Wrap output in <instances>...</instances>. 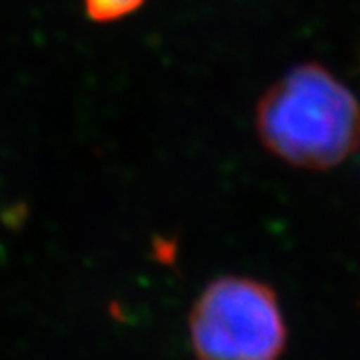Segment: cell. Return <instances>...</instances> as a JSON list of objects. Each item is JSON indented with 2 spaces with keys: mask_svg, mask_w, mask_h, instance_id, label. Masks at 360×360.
I'll return each instance as SVG.
<instances>
[{
  "mask_svg": "<svg viewBox=\"0 0 360 360\" xmlns=\"http://www.w3.org/2000/svg\"><path fill=\"white\" fill-rule=\"evenodd\" d=\"M257 132L295 167L330 168L360 144V103L322 66H295L260 98Z\"/></svg>",
  "mask_w": 360,
  "mask_h": 360,
  "instance_id": "cell-1",
  "label": "cell"
},
{
  "mask_svg": "<svg viewBox=\"0 0 360 360\" xmlns=\"http://www.w3.org/2000/svg\"><path fill=\"white\" fill-rule=\"evenodd\" d=\"M144 0H84V11L94 22H115L136 13Z\"/></svg>",
  "mask_w": 360,
  "mask_h": 360,
  "instance_id": "cell-3",
  "label": "cell"
},
{
  "mask_svg": "<svg viewBox=\"0 0 360 360\" xmlns=\"http://www.w3.org/2000/svg\"><path fill=\"white\" fill-rule=\"evenodd\" d=\"M188 330L198 360H276L286 340L274 292L243 276L208 284L191 310Z\"/></svg>",
  "mask_w": 360,
  "mask_h": 360,
  "instance_id": "cell-2",
  "label": "cell"
}]
</instances>
